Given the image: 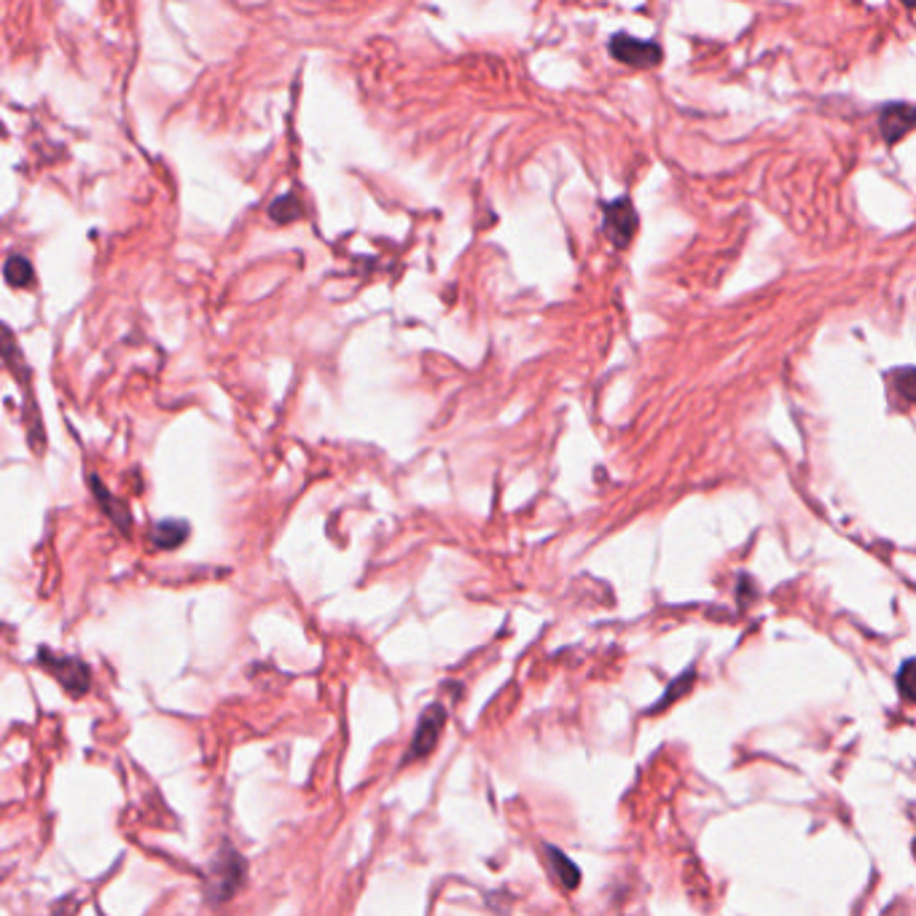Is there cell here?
I'll list each match as a JSON object with an SVG mask.
<instances>
[{
    "instance_id": "cell-1",
    "label": "cell",
    "mask_w": 916,
    "mask_h": 916,
    "mask_svg": "<svg viewBox=\"0 0 916 916\" xmlns=\"http://www.w3.org/2000/svg\"><path fill=\"white\" fill-rule=\"evenodd\" d=\"M38 664H41V667L46 669L49 675L56 677V680H60V686L65 688V691L71 694L73 699H81V696L90 691L92 673H90V667L81 662V658L56 656L54 650L41 648V650H38Z\"/></svg>"
},
{
    "instance_id": "cell-2",
    "label": "cell",
    "mask_w": 916,
    "mask_h": 916,
    "mask_svg": "<svg viewBox=\"0 0 916 916\" xmlns=\"http://www.w3.org/2000/svg\"><path fill=\"white\" fill-rule=\"evenodd\" d=\"M244 882V861L237 852L223 850L218 852L216 863H212L210 876H207V893L212 901L223 903L229 901Z\"/></svg>"
},
{
    "instance_id": "cell-3",
    "label": "cell",
    "mask_w": 916,
    "mask_h": 916,
    "mask_svg": "<svg viewBox=\"0 0 916 916\" xmlns=\"http://www.w3.org/2000/svg\"><path fill=\"white\" fill-rule=\"evenodd\" d=\"M444 726H447V710L441 705H430L419 718L417 731H414L412 748L406 752V763L417 761V758H428L436 750L438 737H441Z\"/></svg>"
},
{
    "instance_id": "cell-4",
    "label": "cell",
    "mask_w": 916,
    "mask_h": 916,
    "mask_svg": "<svg viewBox=\"0 0 916 916\" xmlns=\"http://www.w3.org/2000/svg\"><path fill=\"white\" fill-rule=\"evenodd\" d=\"M611 54L618 62L632 67H654L662 62V46L654 41H639V38L629 33H618L611 38Z\"/></svg>"
},
{
    "instance_id": "cell-5",
    "label": "cell",
    "mask_w": 916,
    "mask_h": 916,
    "mask_svg": "<svg viewBox=\"0 0 916 916\" xmlns=\"http://www.w3.org/2000/svg\"><path fill=\"white\" fill-rule=\"evenodd\" d=\"M637 229V212L632 210L629 199H616V202L605 205V231L618 248L629 244L632 235Z\"/></svg>"
},
{
    "instance_id": "cell-6",
    "label": "cell",
    "mask_w": 916,
    "mask_h": 916,
    "mask_svg": "<svg viewBox=\"0 0 916 916\" xmlns=\"http://www.w3.org/2000/svg\"><path fill=\"white\" fill-rule=\"evenodd\" d=\"M914 127V108L908 103H889L879 113V129L887 143H898Z\"/></svg>"
},
{
    "instance_id": "cell-7",
    "label": "cell",
    "mask_w": 916,
    "mask_h": 916,
    "mask_svg": "<svg viewBox=\"0 0 916 916\" xmlns=\"http://www.w3.org/2000/svg\"><path fill=\"white\" fill-rule=\"evenodd\" d=\"M186 538H188V524L175 522V519L154 524V530H150V541H154V545H159V549H175V545L184 543Z\"/></svg>"
},
{
    "instance_id": "cell-8",
    "label": "cell",
    "mask_w": 916,
    "mask_h": 916,
    "mask_svg": "<svg viewBox=\"0 0 916 916\" xmlns=\"http://www.w3.org/2000/svg\"><path fill=\"white\" fill-rule=\"evenodd\" d=\"M3 274H6V280H9V285H14V288H30L35 282L33 263L19 253H14L9 261H6Z\"/></svg>"
},
{
    "instance_id": "cell-9",
    "label": "cell",
    "mask_w": 916,
    "mask_h": 916,
    "mask_svg": "<svg viewBox=\"0 0 916 916\" xmlns=\"http://www.w3.org/2000/svg\"><path fill=\"white\" fill-rule=\"evenodd\" d=\"M549 861H551V871H554L556 876H560V882L564 884L568 889L579 887L581 884V874H579V865H575L570 857H564L556 846H549Z\"/></svg>"
},
{
    "instance_id": "cell-10",
    "label": "cell",
    "mask_w": 916,
    "mask_h": 916,
    "mask_svg": "<svg viewBox=\"0 0 916 916\" xmlns=\"http://www.w3.org/2000/svg\"><path fill=\"white\" fill-rule=\"evenodd\" d=\"M301 202L296 194H282V197L274 199L272 205H269V218L278 223H293L301 218Z\"/></svg>"
},
{
    "instance_id": "cell-11",
    "label": "cell",
    "mask_w": 916,
    "mask_h": 916,
    "mask_svg": "<svg viewBox=\"0 0 916 916\" xmlns=\"http://www.w3.org/2000/svg\"><path fill=\"white\" fill-rule=\"evenodd\" d=\"M92 485H94V492H97V500H100V503H103V506H105V511H108V513H111V519H113V522H116L118 527H122V530H127V527H129L127 511H124V508H122V506H118V503H116V500H113V498H108V492H105V489H103V485H100V481H97V479H92Z\"/></svg>"
},
{
    "instance_id": "cell-12",
    "label": "cell",
    "mask_w": 916,
    "mask_h": 916,
    "mask_svg": "<svg viewBox=\"0 0 916 916\" xmlns=\"http://www.w3.org/2000/svg\"><path fill=\"white\" fill-rule=\"evenodd\" d=\"M912 669H914V662H906L901 667V677H898L901 694H903V699H906V701L914 699V691H912Z\"/></svg>"
},
{
    "instance_id": "cell-13",
    "label": "cell",
    "mask_w": 916,
    "mask_h": 916,
    "mask_svg": "<svg viewBox=\"0 0 916 916\" xmlns=\"http://www.w3.org/2000/svg\"><path fill=\"white\" fill-rule=\"evenodd\" d=\"M691 683H694V673H688L686 677H683V680H677L675 686L669 688L667 696H664V701H662V705H658V707H667L669 701H675V696H677V694H686L688 688H691ZM658 707H656V710H658Z\"/></svg>"
}]
</instances>
